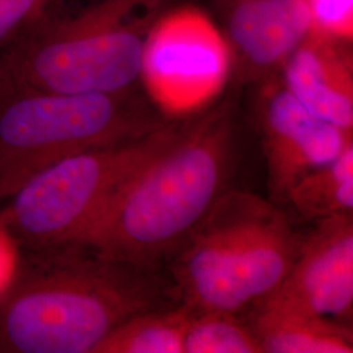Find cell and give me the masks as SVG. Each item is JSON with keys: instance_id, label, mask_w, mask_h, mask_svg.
<instances>
[{"instance_id": "obj_1", "label": "cell", "mask_w": 353, "mask_h": 353, "mask_svg": "<svg viewBox=\"0 0 353 353\" xmlns=\"http://www.w3.org/2000/svg\"><path fill=\"white\" fill-rule=\"evenodd\" d=\"M176 303L164 270L85 245L23 250L0 296V353H93L127 318Z\"/></svg>"}, {"instance_id": "obj_2", "label": "cell", "mask_w": 353, "mask_h": 353, "mask_svg": "<svg viewBox=\"0 0 353 353\" xmlns=\"http://www.w3.org/2000/svg\"><path fill=\"white\" fill-rule=\"evenodd\" d=\"M236 152V127L225 105L179 123L83 245L130 265L164 270L229 190Z\"/></svg>"}, {"instance_id": "obj_3", "label": "cell", "mask_w": 353, "mask_h": 353, "mask_svg": "<svg viewBox=\"0 0 353 353\" xmlns=\"http://www.w3.org/2000/svg\"><path fill=\"white\" fill-rule=\"evenodd\" d=\"M160 0H49L0 50L4 87L59 94L115 93L140 79L147 33Z\"/></svg>"}, {"instance_id": "obj_4", "label": "cell", "mask_w": 353, "mask_h": 353, "mask_svg": "<svg viewBox=\"0 0 353 353\" xmlns=\"http://www.w3.org/2000/svg\"><path fill=\"white\" fill-rule=\"evenodd\" d=\"M301 236L275 203L228 190L168 263L179 303L237 314L278 290Z\"/></svg>"}, {"instance_id": "obj_5", "label": "cell", "mask_w": 353, "mask_h": 353, "mask_svg": "<svg viewBox=\"0 0 353 353\" xmlns=\"http://www.w3.org/2000/svg\"><path fill=\"white\" fill-rule=\"evenodd\" d=\"M163 125L131 89L59 94L0 85V207L51 165Z\"/></svg>"}, {"instance_id": "obj_6", "label": "cell", "mask_w": 353, "mask_h": 353, "mask_svg": "<svg viewBox=\"0 0 353 353\" xmlns=\"http://www.w3.org/2000/svg\"><path fill=\"white\" fill-rule=\"evenodd\" d=\"M178 127L165 123L137 139L51 165L0 207V228L21 250L83 245L128 181Z\"/></svg>"}, {"instance_id": "obj_7", "label": "cell", "mask_w": 353, "mask_h": 353, "mask_svg": "<svg viewBox=\"0 0 353 353\" xmlns=\"http://www.w3.org/2000/svg\"><path fill=\"white\" fill-rule=\"evenodd\" d=\"M233 51L208 14L182 7L153 21L140 77L161 110L189 113L211 101L227 80Z\"/></svg>"}, {"instance_id": "obj_8", "label": "cell", "mask_w": 353, "mask_h": 353, "mask_svg": "<svg viewBox=\"0 0 353 353\" xmlns=\"http://www.w3.org/2000/svg\"><path fill=\"white\" fill-rule=\"evenodd\" d=\"M261 128L268 188L278 201H285L290 188L303 176L353 145V130L318 118L283 85L265 92Z\"/></svg>"}, {"instance_id": "obj_9", "label": "cell", "mask_w": 353, "mask_h": 353, "mask_svg": "<svg viewBox=\"0 0 353 353\" xmlns=\"http://www.w3.org/2000/svg\"><path fill=\"white\" fill-rule=\"evenodd\" d=\"M268 297L348 325L353 310V214L318 220Z\"/></svg>"}, {"instance_id": "obj_10", "label": "cell", "mask_w": 353, "mask_h": 353, "mask_svg": "<svg viewBox=\"0 0 353 353\" xmlns=\"http://www.w3.org/2000/svg\"><path fill=\"white\" fill-rule=\"evenodd\" d=\"M348 45L309 32L281 68L283 87L306 110L353 130V61Z\"/></svg>"}, {"instance_id": "obj_11", "label": "cell", "mask_w": 353, "mask_h": 353, "mask_svg": "<svg viewBox=\"0 0 353 353\" xmlns=\"http://www.w3.org/2000/svg\"><path fill=\"white\" fill-rule=\"evenodd\" d=\"M233 55L255 74L281 68L310 32L303 0H217Z\"/></svg>"}, {"instance_id": "obj_12", "label": "cell", "mask_w": 353, "mask_h": 353, "mask_svg": "<svg viewBox=\"0 0 353 353\" xmlns=\"http://www.w3.org/2000/svg\"><path fill=\"white\" fill-rule=\"evenodd\" d=\"M250 323L263 353H352L351 326L267 297Z\"/></svg>"}, {"instance_id": "obj_13", "label": "cell", "mask_w": 353, "mask_h": 353, "mask_svg": "<svg viewBox=\"0 0 353 353\" xmlns=\"http://www.w3.org/2000/svg\"><path fill=\"white\" fill-rule=\"evenodd\" d=\"M191 316L183 303L141 312L114 328L93 353H183Z\"/></svg>"}, {"instance_id": "obj_14", "label": "cell", "mask_w": 353, "mask_h": 353, "mask_svg": "<svg viewBox=\"0 0 353 353\" xmlns=\"http://www.w3.org/2000/svg\"><path fill=\"white\" fill-rule=\"evenodd\" d=\"M285 202L303 219L323 220L353 211V145L339 157L303 176Z\"/></svg>"}, {"instance_id": "obj_15", "label": "cell", "mask_w": 353, "mask_h": 353, "mask_svg": "<svg viewBox=\"0 0 353 353\" xmlns=\"http://www.w3.org/2000/svg\"><path fill=\"white\" fill-rule=\"evenodd\" d=\"M183 353H263L250 325L230 313H194Z\"/></svg>"}, {"instance_id": "obj_16", "label": "cell", "mask_w": 353, "mask_h": 353, "mask_svg": "<svg viewBox=\"0 0 353 353\" xmlns=\"http://www.w3.org/2000/svg\"><path fill=\"white\" fill-rule=\"evenodd\" d=\"M310 20V32L352 42L353 0H303Z\"/></svg>"}, {"instance_id": "obj_17", "label": "cell", "mask_w": 353, "mask_h": 353, "mask_svg": "<svg viewBox=\"0 0 353 353\" xmlns=\"http://www.w3.org/2000/svg\"><path fill=\"white\" fill-rule=\"evenodd\" d=\"M46 0H0V50L42 10Z\"/></svg>"}, {"instance_id": "obj_18", "label": "cell", "mask_w": 353, "mask_h": 353, "mask_svg": "<svg viewBox=\"0 0 353 353\" xmlns=\"http://www.w3.org/2000/svg\"><path fill=\"white\" fill-rule=\"evenodd\" d=\"M0 85H1V75H0Z\"/></svg>"}]
</instances>
